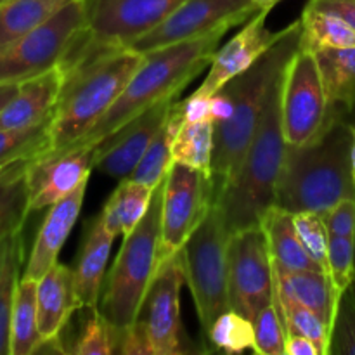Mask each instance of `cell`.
<instances>
[{
  "label": "cell",
  "instance_id": "7a4b0ae2",
  "mask_svg": "<svg viewBox=\"0 0 355 355\" xmlns=\"http://www.w3.org/2000/svg\"><path fill=\"white\" fill-rule=\"evenodd\" d=\"M352 128L345 118H336L304 146L286 148L284 165L277 182L276 207L290 214H326L355 198L352 172Z\"/></svg>",
  "mask_w": 355,
  "mask_h": 355
},
{
  "label": "cell",
  "instance_id": "e575fe53",
  "mask_svg": "<svg viewBox=\"0 0 355 355\" xmlns=\"http://www.w3.org/2000/svg\"><path fill=\"white\" fill-rule=\"evenodd\" d=\"M277 302H279L281 314H283L286 335L307 336L321 349L322 355H329V345H331L329 326L314 311L298 304V302L279 297H277Z\"/></svg>",
  "mask_w": 355,
  "mask_h": 355
},
{
  "label": "cell",
  "instance_id": "7402d4cb",
  "mask_svg": "<svg viewBox=\"0 0 355 355\" xmlns=\"http://www.w3.org/2000/svg\"><path fill=\"white\" fill-rule=\"evenodd\" d=\"M260 227L263 229L267 236L274 272L290 274L304 272V270H321V272H324L305 250L297 227H295L293 214L274 205L263 215Z\"/></svg>",
  "mask_w": 355,
  "mask_h": 355
},
{
  "label": "cell",
  "instance_id": "1f68e13d",
  "mask_svg": "<svg viewBox=\"0 0 355 355\" xmlns=\"http://www.w3.org/2000/svg\"><path fill=\"white\" fill-rule=\"evenodd\" d=\"M215 146V123L211 120L182 121L173 137L172 158L211 177Z\"/></svg>",
  "mask_w": 355,
  "mask_h": 355
},
{
  "label": "cell",
  "instance_id": "836d02e7",
  "mask_svg": "<svg viewBox=\"0 0 355 355\" xmlns=\"http://www.w3.org/2000/svg\"><path fill=\"white\" fill-rule=\"evenodd\" d=\"M207 342L214 350L225 354H243L246 350H253L255 347L253 322L229 309L215 319L207 335Z\"/></svg>",
  "mask_w": 355,
  "mask_h": 355
},
{
  "label": "cell",
  "instance_id": "f1b7e54d",
  "mask_svg": "<svg viewBox=\"0 0 355 355\" xmlns=\"http://www.w3.org/2000/svg\"><path fill=\"white\" fill-rule=\"evenodd\" d=\"M300 47L312 52L355 47V30L336 14L305 6L300 16Z\"/></svg>",
  "mask_w": 355,
  "mask_h": 355
},
{
  "label": "cell",
  "instance_id": "b9f144b4",
  "mask_svg": "<svg viewBox=\"0 0 355 355\" xmlns=\"http://www.w3.org/2000/svg\"><path fill=\"white\" fill-rule=\"evenodd\" d=\"M118 352L125 355H156L148 329L141 321H135L121 333Z\"/></svg>",
  "mask_w": 355,
  "mask_h": 355
},
{
  "label": "cell",
  "instance_id": "5bb4252c",
  "mask_svg": "<svg viewBox=\"0 0 355 355\" xmlns=\"http://www.w3.org/2000/svg\"><path fill=\"white\" fill-rule=\"evenodd\" d=\"M186 284L180 252L156 272L135 321L146 326L156 355L182 354L180 290Z\"/></svg>",
  "mask_w": 355,
  "mask_h": 355
},
{
  "label": "cell",
  "instance_id": "8992f818",
  "mask_svg": "<svg viewBox=\"0 0 355 355\" xmlns=\"http://www.w3.org/2000/svg\"><path fill=\"white\" fill-rule=\"evenodd\" d=\"M163 191L165 180L153 193L144 218L123 238V245L106 274L101 291L97 311L121 333L137 319L149 286L159 269Z\"/></svg>",
  "mask_w": 355,
  "mask_h": 355
},
{
  "label": "cell",
  "instance_id": "603a6c76",
  "mask_svg": "<svg viewBox=\"0 0 355 355\" xmlns=\"http://www.w3.org/2000/svg\"><path fill=\"white\" fill-rule=\"evenodd\" d=\"M322 76L329 118H345L355 106V47L314 52Z\"/></svg>",
  "mask_w": 355,
  "mask_h": 355
},
{
  "label": "cell",
  "instance_id": "9a60e30c",
  "mask_svg": "<svg viewBox=\"0 0 355 355\" xmlns=\"http://www.w3.org/2000/svg\"><path fill=\"white\" fill-rule=\"evenodd\" d=\"M177 99H180V96L155 104L99 142L96 146L94 168L114 180L128 179L141 163L153 137L166 121Z\"/></svg>",
  "mask_w": 355,
  "mask_h": 355
},
{
  "label": "cell",
  "instance_id": "ac0fdd59",
  "mask_svg": "<svg viewBox=\"0 0 355 355\" xmlns=\"http://www.w3.org/2000/svg\"><path fill=\"white\" fill-rule=\"evenodd\" d=\"M87 184L89 180H83L75 191L49 207L47 215L37 232L30 257H28L26 267L23 270V279L38 281L49 272V269L58 263L59 253L78 220L80 210H82L83 200H85Z\"/></svg>",
  "mask_w": 355,
  "mask_h": 355
},
{
  "label": "cell",
  "instance_id": "ee69618b",
  "mask_svg": "<svg viewBox=\"0 0 355 355\" xmlns=\"http://www.w3.org/2000/svg\"><path fill=\"white\" fill-rule=\"evenodd\" d=\"M307 6L322 12L336 14L355 30V0H309Z\"/></svg>",
  "mask_w": 355,
  "mask_h": 355
},
{
  "label": "cell",
  "instance_id": "8d00e7d4",
  "mask_svg": "<svg viewBox=\"0 0 355 355\" xmlns=\"http://www.w3.org/2000/svg\"><path fill=\"white\" fill-rule=\"evenodd\" d=\"M252 322L255 331L253 352L259 355H284L286 328H284L279 302L276 300L263 307Z\"/></svg>",
  "mask_w": 355,
  "mask_h": 355
},
{
  "label": "cell",
  "instance_id": "30bf717a",
  "mask_svg": "<svg viewBox=\"0 0 355 355\" xmlns=\"http://www.w3.org/2000/svg\"><path fill=\"white\" fill-rule=\"evenodd\" d=\"M284 137L290 146L314 141L336 118H329L322 76L312 51L298 47L288 62L281 92Z\"/></svg>",
  "mask_w": 355,
  "mask_h": 355
},
{
  "label": "cell",
  "instance_id": "9c48e42d",
  "mask_svg": "<svg viewBox=\"0 0 355 355\" xmlns=\"http://www.w3.org/2000/svg\"><path fill=\"white\" fill-rule=\"evenodd\" d=\"M215 200L211 177L193 166L175 163L165 177L162 205L159 267L184 248Z\"/></svg>",
  "mask_w": 355,
  "mask_h": 355
},
{
  "label": "cell",
  "instance_id": "4316f807",
  "mask_svg": "<svg viewBox=\"0 0 355 355\" xmlns=\"http://www.w3.org/2000/svg\"><path fill=\"white\" fill-rule=\"evenodd\" d=\"M73 0H2L0 2V52L12 47L30 31Z\"/></svg>",
  "mask_w": 355,
  "mask_h": 355
},
{
  "label": "cell",
  "instance_id": "f907efd6",
  "mask_svg": "<svg viewBox=\"0 0 355 355\" xmlns=\"http://www.w3.org/2000/svg\"><path fill=\"white\" fill-rule=\"evenodd\" d=\"M350 293L354 295V298H355V277H354V283H352V286H350Z\"/></svg>",
  "mask_w": 355,
  "mask_h": 355
},
{
  "label": "cell",
  "instance_id": "8fae6325",
  "mask_svg": "<svg viewBox=\"0 0 355 355\" xmlns=\"http://www.w3.org/2000/svg\"><path fill=\"white\" fill-rule=\"evenodd\" d=\"M276 300V272L263 229L255 225L232 234L229 241L231 309L253 321L263 307Z\"/></svg>",
  "mask_w": 355,
  "mask_h": 355
},
{
  "label": "cell",
  "instance_id": "7bdbcfd3",
  "mask_svg": "<svg viewBox=\"0 0 355 355\" xmlns=\"http://www.w3.org/2000/svg\"><path fill=\"white\" fill-rule=\"evenodd\" d=\"M179 111L182 121H200L211 120L210 116V97L187 96L186 99H179Z\"/></svg>",
  "mask_w": 355,
  "mask_h": 355
},
{
  "label": "cell",
  "instance_id": "4dcf8cb0",
  "mask_svg": "<svg viewBox=\"0 0 355 355\" xmlns=\"http://www.w3.org/2000/svg\"><path fill=\"white\" fill-rule=\"evenodd\" d=\"M180 125H182V118H180L179 99H177L175 103H173L168 118H166L163 127L158 130V134L153 137L151 144L148 146L141 163H139L137 168L134 170L130 179L137 180V182L144 184V186L151 187V189H156V187L165 180L170 166L173 165V137H175Z\"/></svg>",
  "mask_w": 355,
  "mask_h": 355
},
{
  "label": "cell",
  "instance_id": "d6a6232c",
  "mask_svg": "<svg viewBox=\"0 0 355 355\" xmlns=\"http://www.w3.org/2000/svg\"><path fill=\"white\" fill-rule=\"evenodd\" d=\"M52 118L28 128L0 130V168L16 162H31L52 151Z\"/></svg>",
  "mask_w": 355,
  "mask_h": 355
},
{
  "label": "cell",
  "instance_id": "6da1fadb",
  "mask_svg": "<svg viewBox=\"0 0 355 355\" xmlns=\"http://www.w3.org/2000/svg\"><path fill=\"white\" fill-rule=\"evenodd\" d=\"M144 61L128 47H92L80 52L66 71L51 123L52 151L61 153L85 137L110 111Z\"/></svg>",
  "mask_w": 355,
  "mask_h": 355
},
{
  "label": "cell",
  "instance_id": "60d3db41",
  "mask_svg": "<svg viewBox=\"0 0 355 355\" xmlns=\"http://www.w3.org/2000/svg\"><path fill=\"white\" fill-rule=\"evenodd\" d=\"M329 236L355 238V198H349L322 214Z\"/></svg>",
  "mask_w": 355,
  "mask_h": 355
},
{
  "label": "cell",
  "instance_id": "83f0119b",
  "mask_svg": "<svg viewBox=\"0 0 355 355\" xmlns=\"http://www.w3.org/2000/svg\"><path fill=\"white\" fill-rule=\"evenodd\" d=\"M28 165L30 162L23 159L0 168V239L23 231L31 211L26 179Z\"/></svg>",
  "mask_w": 355,
  "mask_h": 355
},
{
  "label": "cell",
  "instance_id": "bcb514c9",
  "mask_svg": "<svg viewBox=\"0 0 355 355\" xmlns=\"http://www.w3.org/2000/svg\"><path fill=\"white\" fill-rule=\"evenodd\" d=\"M232 114V101L225 92L218 90L210 97V116L214 123L227 121Z\"/></svg>",
  "mask_w": 355,
  "mask_h": 355
},
{
  "label": "cell",
  "instance_id": "ba28073f",
  "mask_svg": "<svg viewBox=\"0 0 355 355\" xmlns=\"http://www.w3.org/2000/svg\"><path fill=\"white\" fill-rule=\"evenodd\" d=\"M87 26V0H73L0 52V83H21L59 66Z\"/></svg>",
  "mask_w": 355,
  "mask_h": 355
},
{
  "label": "cell",
  "instance_id": "484cf974",
  "mask_svg": "<svg viewBox=\"0 0 355 355\" xmlns=\"http://www.w3.org/2000/svg\"><path fill=\"white\" fill-rule=\"evenodd\" d=\"M155 189L137 182L134 179L120 180L116 189L106 201L104 208L101 210L104 225L113 232L114 236L125 238L130 234L139 222L144 218Z\"/></svg>",
  "mask_w": 355,
  "mask_h": 355
},
{
  "label": "cell",
  "instance_id": "2e32d148",
  "mask_svg": "<svg viewBox=\"0 0 355 355\" xmlns=\"http://www.w3.org/2000/svg\"><path fill=\"white\" fill-rule=\"evenodd\" d=\"M267 14L269 10H260L248 23H245L239 33L215 51L210 61V69L201 85L193 92L194 96L211 97L217 94L225 83L255 64L274 44L284 37L288 26L270 31L266 26Z\"/></svg>",
  "mask_w": 355,
  "mask_h": 355
},
{
  "label": "cell",
  "instance_id": "d6986e66",
  "mask_svg": "<svg viewBox=\"0 0 355 355\" xmlns=\"http://www.w3.org/2000/svg\"><path fill=\"white\" fill-rule=\"evenodd\" d=\"M66 75L59 66L19 83L16 96L0 113V130L28 128L54 116Z\"/></svg>",
  "mask_w": 355,
  "mask_h": 355
},
{
  "label": "cell",
  "instance_id": "7dc6e473",
  "mask_svg": "<svg viewBox=\"0 0 355 355\" xmlns=\"http://www.w3.org/2000/svg\"><path fill=\"white\" fill-rule=\"evenodd\" d=\"M17 89H19V83H0V113L16 96Z\"/></svg>",
  "mask_w": 355,
  "mask_h": 355
},
{
  "label": "cell",
  "instance_id": "74e56055",
  "mask_svg": "<svg viewBox=\"0 0 355 355\" xmlns=\"http://www.w3.org/2000/svg\"><path fill=\"white\" fill-rule=\"evenodd\" d=\"M329 277L336 300L350 290L355 277V238L329 236Z\"/></svg>",
  "mask_w": 355,
  "mask_h": 355
},
{
  "label": "cell",
  "instance_id": "d590c367",
  "mask_svg": "<svg viewBox=\"0 0 355 355\" xmlns=\"http://www.w3.org/2000/svg\"><path fill=\"white\" fill-rule=\"evenodd\" d=\"M121 331L110 324L97 309L83 324L82 333L69 352L76 355H113L120 349Z\"/></svg>",
  "mask_w": 355,
  "mask_h": 355
},
{
  "label": "cell",
  "instance_id": "ab89813d",
  "mask_svg": "<svg viewBox=\"0 0 355 355\" xmlns=\"http://www.w3.org/2000/svg\"><path fill=\"white\" fill-rule=\"evenodd\" d=\"M329 355H355V298L350 290L336 309Z\"/></svg>",
  "mask_w": 355,
  "mask_h": 355
},
{
  "label": "cell",
  "instance_id": "277c9868",
  "mask_svg": "<svg viewBox=\"0 0 355 355\" xmlns=\"http://www.w3.org/2000/svg\"><path fill=\"white\" fill-rule=\"evenodd\" d=\"M300 47V19L288 24V31L259 61L222 87L232 101L227 121L215 123V146L211 159V184L215 198L229 186L239 170L259 127L272 83L286 69ZM215 201V200H214Z\"/></svg>",
  "mask_w": 355,
  "mask_h": 355
},
{
  "label": "cell",
  "instance_id": "ffe728a7",
  "mask_svg": "<svg viewBox=\"0 0 355 355\" xmlns=\"http://www.w3.org/2000/svg\"><path fill=\"white\" fill-rule=\"evenodd\" d=\"M114 239L116 236L104 225L101 214L87 227L75 267H73L76 297L82 309H87V311L97 309Z\"/></svg>",
  "mask_w": 355,
  "mask_h": 355
},
{
  "label": "cell",
  "instance_id": "e0dca14e",
  "mask_svg": "<svg viewBox=\"0 0 355 355\" xmlns=\"http://www.w3.org/2000/svg\"><path fill=\"white\" fill-rule=\"evenodd\" d=\"M96 148H69L31 159L26 179L30 189V210H44L89 180L94 168Z\"/></svg>",
  "mask_w": 355,
  "mask_h": 355
},
{
  "label": "cell",
  "instance_id": "816d5d0a",
  "mask_svg": "<svg viewBox=\"0 0 355 355\" xmlns=\"http://www.w3.org/2000/svg\"><path fill=\"white\" fill-rule=\"evenodd\" d=\"M0 2H2V0H0Z\"/></svg>",
  "mask_w": 355,
  "mask_h": 355
},
{
  "label": "cell",
  "instance_id": "44dd1931",
  "mask_svg": "<svg viewBox=\"0 0 355 355\" xmlns=\"http://www.w3.org/2000/svg\"><path fill=\"white\" fill-rule=\"evenodd\" d=\"M37 304L38 328L44 340L61 335L73 312L82 309L76 297L73 267L58 262L37 281Z\"/></svg>",
  "mask_w": 355,
  "mask_h": 355
},
{
  "label": "cell",
  "instance_id": "52a82bcc",
  "mask_svg": "<svg viewBox=\"0 0 355 355\" xmlns=\"http://www.w3.org/2000/svg\"><path fill=\"white\" fill-rule=\"evenodd\" d=\"M229 241L231 232L217 203L180 250L186 284L196 305L201 331L207 338L218 315L231 309L229 304Z\"/></svg>",
  "mask_w": 355,
  "mask_h": 355
},
{
  "label": "cell",
  "instance_id": "7c38bea8",
  "mask_svg": "<svg viewBox=\"0 0 355 355\" xmlns=\"http://www.w3.org/2000/svg\"><path fill=\"white\" fill-rule=\"evenodd\" d=\"M260 9L252 0H184L158 28L128 45L146 54L179 42L194 40L214 31L231 30L252 19Z\"/></svg>",
  "mask_w": 355,
  "mask_h": 355
},
{
  "label": "cell",
  "instance_id": "f6af8a7d",
  "mask_svg": "<svg viewBox=\"0 0 355 355\" xmlns=\"http://www.w3.org/2000/svg\"><path fill=\"white\" fill-rule=\"evenodd\" d=\"M284 355H322L321 349L304 335H286Z\"/></svg>",
  "mask_w": 355,
  "mask_h": 355
},
{
  "label": "cell",
  "instance_id": "4fadbf2b",
  "mask_svg": "<svg viewBox=\"0 0 355 355\" xmlns=\"http://www.w3.org/2000/svg\"><path fill=\"white\" fill-rule=\"evenodd\" d=\"M184 0H87V42L128 47L158 28Z\"/></svg>",
  "mask_w": 355,
  "mask_h": 355
},
{
  "label": "cell",
  "instance_id": "c3c4849f",
  "mask_svg": "<svg viewBox=\"0 0 355 355\" xmlns=\"http://www.w3.org/2000/svg\"><path fill=\"white\" fill-rule=\"evenodd\" d=\"M252 2L255 3L260 10H269L270 12V10H272L274 7L281 2V0H252Z\"/></svg>",
  "mask_w": 355,
  "mask_h": 355
},
{
  "label": "cell",
  "instance_id": "f35d334b",
  "mask_svg": "<svg viewBox=\"0 0 355 355\" xmlns=\"http://www.w3.org/2000/svg\"><path fill=\"white\" fill-rule=\"evenodd\" d=\"M295 227H297L298 236H300L309 255L329 276V234L324 220H322V215L315 214V211L295 214Z\"/></svg>",
  "mask_w": 355,
  "mask_h": 355
},
{
  "label": "cell",
  "instance_id": "cb8c5ba5",
  "mask_svg": "<svg viewBox=\"0 0 355 355\" xmlns=\"http://www.w3.org/2000/svg\"><path fill=\"white\" fill-rule=\"evenodd\" d=\"M276 286L277 297L298 302L314 311L333 331L340 302L336 300L331 277L328 274L321 270L276 274Z\"/></svg>",
  "mask_w": 355,
  "mask_h": 355
},
{
  "label": "cell",
  "instance_id": "f546056e",
  "mask_svg": "<svg viewBox=\"0 0 355 355\" xmlns=\"http://www.w3.org/2000/svg\"><path fill=\"white\" fill-rule=\"evenodd\" d=\"M44 342L38 328L37 281L23 279L16 291L10 318V355H31Z\"/></svg>",
  "mask_w": 355,
  "mask_h": 355
},
{
  "label": "cell",
  "instance_id": "d4e9b609",
  "mask_svg": "<svg viewBox=\"0 0 355 355\" xmlns=\"http://www.w3.org/2000/svg\"><path fill=\"white\" fill-rule=\"evenodd\" d=\"M24 262L23 232L0 239V355H10V318Z\"/></svg>",
  "mask_w": 355,
  "mask_h": 355
},
{
  "label": "cell",
  "instance_id": "681fc988",
  "mask_svg": "<svg viewBox=\"0 0 355 355\" xmlns=\"http://www.w3.org/2000/svg\"><path fill=\"white\" fill-rule=\"evenodd\" d=\"M352 128V148H350V159H352V172H354V180H355V127L350 125Z\"/></svg>",
  "mask_w": 355,
  "mask_h": 355
},
{
  "label": "cell",
  "instance_id": "5b68a950",
  "mask_svg": "<svg viewBox=\"0 0 355 355\" xmlns=\"http://www.w3.org/2000/svg\"><path fill=\"white\" fill-rule=\"evenodd\" d=\"M283 78L284 73L270 87L259 127L234 179L214 201L231 236L260 225L263 215L276 205L277 182L288 148L281 113Z\"/></svg>",
  "mask_w": 355,
  "mask_h": 355
},
{
  "label": "cell",
  "instance_id": "3957f363",
  "mask_svg": "<svg viewBox=\"0 0 355 355\" xmlns=\"http://www.w3.org/2000/svg\"><path fill=\"white\" fill-rule=\"evenodd\" d=\"M227 31L222 28L201 38L146 52L144 61L134 73L116 103L94 125L92 130L71 148H96L99 142L155 104L179 97L180 92L207 66H210L211 58Z\"/></svg>",
  "mask_w": 355,
  "mask_h": 355
}]
</instances>
